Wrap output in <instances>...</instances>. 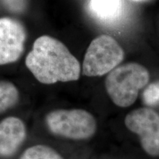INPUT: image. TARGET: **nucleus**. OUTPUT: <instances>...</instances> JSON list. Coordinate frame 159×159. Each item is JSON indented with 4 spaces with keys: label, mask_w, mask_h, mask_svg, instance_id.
Instances as JSON below:
<instances>
[{
    "label": "nucleus",
    "mask_w": 159,
    "mask_h": 159,
    "mask_svg": "<svg viewBox=\"0 0 159 159\" xmlns=\"http://www.w3.org/2000/svg\"><path fill=\"white\" fill-rule=\"evenodd\" d=\"M25 64L43 84L77 80L80 66L76 57L58 40L49 35L38 38L25 59Z\"/></svg>",
    "instance_id": "nucleus-1"
},
{
    "label": "nucleus",
    "mask_w": 159,
    "mask_h": 159,
    "mask_svg": "<svg viewBox=\"0 0 159 159\" xmlns=\"http://www.w3.org/2000/svg\"><path fill=\"white\" fill-rule=\"evenodd\" d=\"M148 71L142 65L130 63L113 69L105 80V88L111 99L119 107L134 104L139 91L148 84Z\"/></svg>",
    "instance_id": "nucleus-2"
},
{
    "label": "nucleus",
    "mask_w": 159,
    "mask_h": 159,
    "mask_svg": "<svg viewBox=\"0 0 159 159\" xmlns=\"http://www.w3.org/2000/svg\"><path fill=\"white\" fill-rule=\"evenodd\" d=\"M124 58V51L117 41L107 35H99L91 41L84 61L83 74L86 76H101L110 72Z\"/></svg>",
    "instance_id": "nucleus-3"
},
{
    "label": "nucleus",
    "mask_w": 159,
    "mask_h": 159,
    "mask_svg": "<svg viewBox=\"0 0 159 159\" xmlns=\"http://www.w3.org/2000/svg\"><path fill=\"white\" fill-rule=\"evenodd\" d=\"M46 122L52 134L71 139H88L96 130L94 116L80 109L53 111L47 114Z\"/></svg>",
    "instance_id": "nucleus-4"
},
{
    "label": "nucleus",
    "mask_w": 159,
    "mask_h": 159,
    "mask_svg": "<svg viewBox=\"0 0 159 159\" xmlns=\"http://www.w3.org/2000/svg\"><path fill=\"white\" fill-rule=\"evenodd\" d=\"M129 130L138 134L144 150L159 156V115L150 108H139L130 113L125 120Z\"/></svg>",
    "instance_id": "nucleus-5"
},
{
    "label": "nucleus",
    "mask_w": 159,
    "mask_h": 159,
    "mask_svg": "<svg viewBox=\"0 0 159 159\" xmlns=\"http://www.w3.org/2000/svg\"><path fill=\"white\" fill-rule=\"evenodd\" d=\"M26 38V30L20 21L0 18V66L16 62L21 57Z\"/></svg>",
    "instance_id": "nucleus-6"
},
{
    "label": "nucleus",
    "mask_w": 159,
    "mask_h": 159,
    "mask_svg": "<svg viewBox=\"0 0 159 159\" xmlns=\"http://www.w3.org/2000/svg\"><path fill=\"white\" fill-rule=\"evenodd\" d=\"M26 128L19 118L9 116L0 122V157H9L16 152L26 139Z\"/></svg>",
    "instance_id": "nucleus-7"
},
{
    "label": "nucleus",
    "mask_w": 159,
    "mask_h": 159,
    "mask_svg": "<svg viewBox=\"0 0 159 159\" xmlns=\"http://www.w3.org/2000/svg\"><path fill=\"white\" fill-rule=\"evenodd\" d=\"M91 14L99 21L112 23L122 13L123 0H89Z\"/></svg>",
    "instance_id": "nucleus-8"
},
{
    "label": "nucleus",
    "mask_w": 159,
    "mask_h": 159,
    "mask_svg": "<svg viewBox=\"0 0 159 159\" xmlns=\"http://www.w3.org/2000/svg\"><path fill=\"white\" fill-rule=\"evenodd\" d=\"M19 99V90L13 83L0 80V114L13 108Z\"/></svg>",
    "instance_id": "nucleus-9"
},
{
    "label": "nucleus",
    "mask_w": 159,
    "mask_h": 159,
    "mask_svg": "<svg viewBox=\"0 0 159 159\" xmlns=\"http://www.w3.org/2000/svg\"><path fill=\"white\" fill-rule=\"evenodd\" d=\"M20 159H63L56 151L45 145H35L26 150Z\"/></svg>",
    "instance_id": "nucleus-10"
},
{
    "label": "nucleus",
    "mask_w": 159,
    "mask_h": 159,
    "mask_svg": "<svg viewBox=\"0 0 159 159\" xmlns=\"http://www.w3.org/2000/svg\"><path fill=\"white\" fill-rule=\"evenodd\" d=\"M143 99L146 105H154L159 103V81L150 84L143 93Z\"/></svg>",
    "instance_id": "nucleus-11"
},
{
    "label": "nucleus",
    "mask_w": 159,
    "mask_h": 159,
    "mask_svg": "<svg viewBox=\"0 0 159 159\" xmlns=\"http://www.w3.org/2000/svg\"><path fill=\"white\" fill-rule=\"evenodd\" d=\"M5 7L11 13H21L27 6V0H2Z\"/></svg>",
    "instance_id": "nucleus-12"
},
{
    "label": "nucleus",
    "mask_w": 159,
    "mask_h": 159,
    "mask_svg": "<svg viewBox=\"0 0 159 159\" xmlns=\"http://www.w3.org/2000/svg\"><path fill=\"white\" fill-rule=\"evenodd\" d=\"M133 2H144L146 1V0H131Z\"/></svg>",
    "instance_id": "nucleus-13"
}]
</instances>
